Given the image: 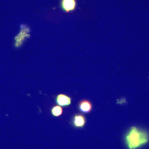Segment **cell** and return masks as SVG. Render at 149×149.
Returning <instances> with one entry per match:
<instances>
[{"label":"cell","instance_id":"obj_5","mask_svg":"<svg viewBox=\"0 0 149 149\" xmlns=\"http://www.w3.org/2000/svg\"><path fill=\"white\" fill-rule=\"evenodd\" d=\"M79 109L82 112L88 113L93 109V105L91 102L87 100H83L79 104Z\"/></svg>","mask_w":149,"mask_h":149},{"label":"cell","instance_id":"obj_3","mask_svg":"<svg viewBox=\"0 0 149 149\" xmlns=\"http://www.w3.org/2000/svg\"><path fill=\"white\" fill-rule=\"evenodd\" d=\"M56 102L61 107H67L71 103V99L64 94H59L57 96L56 100Z\"/></svg>","mask_w":149,"mask_h":149},{"label":"cell","instance_id":"obj_2","mask_svg":"<svg viewBox=\"0 0 149 149\" xmlns=\"http://www.w3.org/2000/svg\"><path fill=\"white\" fill-rule=\"evenodd\" d=\"M61 6L63 10L66 13L75 10L77 6L76 0H61Z\"/></svg>","mask_w":149,"mask_h":149},{"label":"cell","instance_id":"obj_1","mask_svg":"<svg viewBox=\"0 0 149 149\" xmlns=\"http://www.w3.org/2000/svg\"><path fill=\"white\" fill-rule=\"evenodd\" d=\"M149 141L148 133L136 127H131L125 136V143L129 149L139 148Z\"/></svg>","mask_w":149,"mask_h":149},{"label":"cell","instance_id":"obj_6","mask_svg":"<svg viewBox=\"0 0 149 149\" xmlns=\"http://www.w3.org/2000/svg\"><path fill=\"white\" fill-rule=\"evenodd\" d=\"M63 109L59 106H55L51 110V113L53 116L55 117L60 116L63 113Z\"/></svg>","mask_w":149,"mask_h":149},{"label":"cell","instance_id":"obj_4","mask_svg":"<svg viewBox=\"0 0 149 149\" xmlns=\"http://www.w3.org/2000/svg\"><path fill=\"white\" fill-rule=\"evenodd\" d=\"M72 123L75 128H82L86 123V119L82 115L76 114L72 118Z\"/></svg>","mask_w":149,"mask_h":149}]
</instances>
